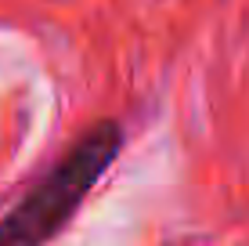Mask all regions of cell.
I'll use <instances>...</instances> for the list:
<instances>
[{
	"label": "cell",
	"mask_w": 249,
	"mask_h": 246,
	"mask_svg": "<svg viewBox=\"0 0 249 246\" xmlns=\"http://www.w3.org/2000/svg\"><path fill=\"white\" fill-rule=\"evenodd\" d=\"M123 127L116 120H98L72 141V149L40 177L0 221V246H47L72 221L87 192L101 181L108 163L119 156Z\"/></svg>",
	"instance_id": "cell-1"
}]
</instances>
